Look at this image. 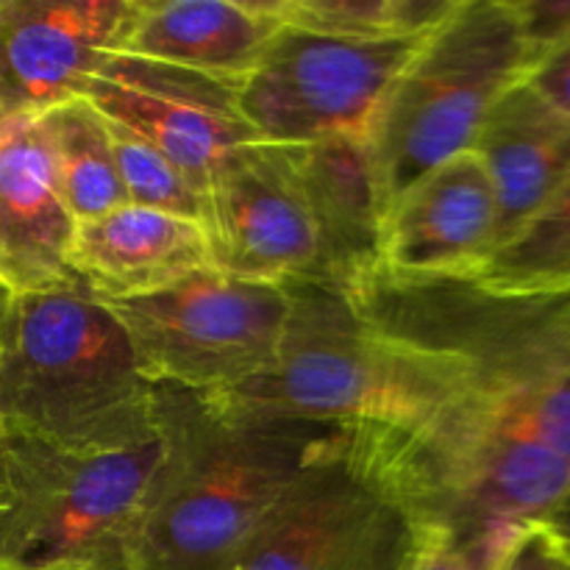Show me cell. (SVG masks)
I'll return each mask as SVG.
<instances>
[{"label":"cell","instance_id":"obj_10","mask_svg":"<svg viewBox=\"0 0 570 570\" xmlns=\"http://www.w3.org/2000/svg\"><path fill=\"white\" fill-rule=\"evenodd\" d=\"M212 267L248 282L328 284L323 239L287 145L234 150L204 189Z\"/></svg>","mask_w":570,"mask_h":570},{"label":"cell","instance_id":"obj_26","mask_svg":"<svg viewBox=\"0 0 570 570\" xmlns=\"http://www.w3.org/2000/svg\"><path fill=\"white\" fill-rule=\"evenodd\" d=\"M11 298H14V295H11L9 289H6L3 284H0V323H3L6 312H9V304H11Z\"/></svg>","mask_w":570,"mask_h":570},{"label":"cell","instance_id":"obj_18","mask_svg":"<svg viewBox=\"0 0 570 570\" xmlns=\"http://www.w3.org/2000/svg\"><path fill=\"white\" fill-rule=\"evenodd\" d=\"M287 148L321 232L328 284L351 293L376 276L382 237V209L365 139Z\"/></svg>","mask_w":570,"mask_h":570},{"label":"cell","instance_id":"obj_20","mask_svg":"<svg viewBox=\"0 0 570 570\" xmlns=\"http://www.w3.org/2000/svg\"><path fill=\"white\" fill-rule=\"evenodd\" d=\"M468 282L490 295L570 289V178L521 232L490 254Z\"/></svg>","mask_w":570,"mask_h":570},{"label":"cell","instance_id":"obj_9","mask_svg":"<svg viewBox=\"0 0 570 570\" xmlns=\"http://www.w3.org/2000/svg\"><path fill=\"white\" fill-rule=\"evenodd\" d=\"M423 37L360 39L284 22L237 83L239 115L271 145L365 139Z\"/></svg>","mask_w":570,"mask_h":570},{"label":"cell","instance_id":"obj_27","mask_svg":"<svg viewBox=\"0 0 570 570\" xmlns=\"http://www.w3.org/2000/svg\"><path fill=\"white\" fill-rule=\"evenodd\" d=\"M560 570H570V549L566 551V557H562V566H560Z\"/></svg>","mask_w":570,"mask_h":570},{"label":"cell","instance_id":"obj_8","mask_svg":"<svg viewBox=\"0 0 570 570\" xmlns=\"http://www.w3.org/2000/svg\"><path fill=\"white\" fill-rule=\"evenodd\" d=\"M106 309L120 321L150 384L217 399L271 371L287 326L289 293L287 284L206 267L161 293Z\"/></svg>","mask_w":570,"mask_h":570},{"label":"cell","instance_id":"obj_24","mask_svg":"<svg viewBox=\"0 0 570 570\" xmlns=\"http://www.w3.org/2000/svg\"><path fill=\"white\" fill-rule=\"evenodd\" d=\"M499 560L443 529H426L406 570H495Z\"/></svg>","mask_w":570,"mask_h":570},{"label":"cell","instance_id":"obj_22","mask_svg":"<svg viewBox=\"0 0 570 570\" xmlns=\"http://www.w3.org/2000/svg\"><path fill=\"white\" fill-rule=\"evenodd\" d=\"M109 134L117 176L126 189L128 204L187 217L195 223L204 220V193H200V187H195L187 173L178 170L165 154H159L145 139L134 137L126 128L109 122Z\"/></svg>","mask_w":570,"mask_h":570},{"label":"cell","instance_id":"obj_21","mask_svg":"<svg viewBox=\"0 0 570 570\" xmlns=\"http://www.w3.org/2000/svg\"><path fill=\"white\" fill-rule=\"evenodd\" d=\"M456 0H278L284 22L360 39L421 37Z\"/></svg>","mask_w":570,"mask_h":570},{"label":"cell","instance_id":"obj_16","mask_svg":"<svg viewBox=\"0 0 570 570\" xmlns=\"http://www.w3.org/2000/svg\"><path fill=\"white\" fill-rule=\"evenodd\" d=\"M212 267L204 226L187 217L126 204L78 223L70 271L104 304L145 298Z\"/></svg>","mask_w":570,"mask_h":570},{"label":"cell","instance_id":"obj_5","mask_svg":"<svg viewBox=\"0 0 570 570\" xmlns=\"http://www.w3.org/2000/svg\"><path fill=\"white\" fill-rule=\"evenodd\" d=\"M532 61L518 0H456L395 78L365 137L382 217L417 178L473 150L493 106Z\"/></svg>","mask_w":570,"mask_h":570},{"label":"cell","instance_id":"obj_4","mask_svg":"<svg viewBox=\"0 0 570 570\" xmlns=\"http://www.w3.org/2000/svg\"><path fill=\"white\" fill-rule=\"evenodd\" d=\"M6 429L70 451L142 449L159 434L156 384L120 321L78 284L14 295L0 323Z\"/></svg>","mask_w":570,"mask_h":570},{"label":"cell","instance_id":"obj_12","mask_svg":"<svg viewBox=\"0 0 570 570\" xmlns=\"http://www.w3.org/2000/svg\"><path fill=\"white\" fill-rule=\"evenodd\" d=\"M499 204L473 150L443 161L382 217L379 276L390 282L473 278L495 250Z\"/></svg>","mask_w":570,"mask_h":570},{"label":"cell","instance_id":"obj_28","mask_svg":"<svg viewBox=\"0 0 570 570\" xmlns=\"http://www.w3.org/2000/svg\"><path fill=\"white\" fill-rule=\"evenodd\" d=\"M3 432H6V423H3V415H0V438H3Z\"/></svg>","mask_w":570,"mask_h":570},{"label":"cell","instance_id":"obj_11","mask_svg":"<svg viewBox=\"0 0 570 570\" xmlns=\"http://www.w3.org/2000/svg\"><path fill=\"white\" fill-rule=\"evenodd\" d=\"M78 98L154 145L200 193L234 150L262 142L239 115L237 83L139 56L106 53Z\"/></svg>","mask_w":570,"mask_h":570},{"label":"cell","instance_id":"obj_15","mask_svg":"<svg viewBox=\"0 0 570 570\" xmlns=\"http://www.w3.org/2000/svg\"><path fill=\"white\" fill-rule=\"evenodd\" d=\"M282 26L278 0H131L115 53L239 83Z\"/></svg>","mask_w":570,"mask_h":570},{"label":"cell","instance_id":"obj_6","mask_svg":"<svg viewBox=\"0 0 570 570\" xmlns=\"http://www.w3.org/2000/svg\"><path fill=\"white\" fill-rule=\"evenodd\" d=\"M161 440L89 454L6 429L0 438V570H126Z\"/></svg>","mask_w":570,"mask_h":570},{"label":"cell","instance_id":"obj_1","mask_svg":"<svg viewBox=\"0 0 570 570\" xmlns=\"http://www.w3.org/2000/svg\"><path fill=\"white\" fill-rule=\"evenodd\" d=\"M362 309L460 360L456 393L404 434L356 429L426 529L501 557L570 512V289L490 295L468 278L351 289Z\"/></svg>","mask_w":570,"mask_h":570},{"label":"cell","instance_id":"obj_23","mask_svg":"<svg viewBox=\"0 0 570 570\" xmlns=\"http://www.w3.org/2000/svg\"><path fill=\"white\" fill-rule=\"evenodd\" d=\"M570 549V532L557 523L527 527L510 540L495 570H560Z\"/></svg>","mask_w":570,"mask_h":570},{"label":"cell","instance_id":"obj_2","mask_svg":"<svg viewBox=\"0 0 570 570\" xmlns=\"http://www.w3.org/2000/svg\"><path fill=\"white\" fill-rule=\"evenodd\" d=\"M161 451L126 570H237L282 490L337 429L237 415L156 384Z\"/></svg>","mask_w":570,"mask_h":570},{"label":"cell","instance_id":"obj_19","mask_svg":"<svg viewBox=\"0 0 570 570\" xmlns=\"http://www.w3.org/2000/svg\"><path fill=\"white\" fill-rule=\"evenodd\" d=\"M39 126L48 145L56 187L72 220H95L128 204L117 176L109 122L98 115V109L83 98H72L39 115Z\"/></svg>","mask_w":570,"mask_h":570},{"label":"cell","instance_id":"obj_17","mask_svg":"<svg viewBox=\"0 0 570 570\" xmlns=\"http://www.w3.org/2000/svg\"><path fill=\"white\" fill-rule=\"evenodd\" d=\"M473 154L482 159L499 204L495 248L521 232L570 178V115L515 83L484 120Z\"/></svg>","mask_w":570,"mask_h":570},{"label":"cell","instance_id":"obj_13","mask_svg":"<svg viewBox=\"0 0 570 570\" xmlns=\"http://www.w3.org/2000/svg\"><path fill=\"white\" fill-rule=\"evenodd\" d=\"M128 11L131 0H0V120L78 98Z\"/></svg>","mask_w":570,"mask_h":570},{"label":"cell","instance_id":"obj_3","mask_svg":"<svg viewBox=\"0 0 570 570\" xmlns=\"http://www.w3.org/2000/svg\"><path fill=\"white\" fill-rule=\"evenodd\" d=\"M282 348L267 373L206 399L237 415L404 434L456 393L460 360L384 326L343 287L289 282Z\"/></svg>","mask_w":570,"mask_h":570},{"label":"cell","instance_id":"obj_7","mask_svg":"<svg viewBox=\"0 0 570 570\" xmlns=\"http://www.w3.org/2000/svg\"><path fill=\"white\" fill-rule=\"evenodd\" d=\"M423 527L356 429H337L282 490L237 570H406Z\"/></svg>","mask_w":570,"mask_h":570},{"label":"cell","instance_id":"obj_25","mask_svg":"<svg viewBox=\"0 0 570 570\" xmlns=\"http://www.w3.org/2000/svg\"><path fill=\"white\" fill-rule=\"evenodd\" d=\"M523 81L554 109L570 115V31L543 53L534 56Z\"/></svg>","mask_w":570,"mask_h":570},{"label":"cell","instance_id":"obj_14","mask_svg":"<svg viewBox=\"0 0 570 570\" xmlns=\"http://www.w3.org/2000/svg\"><path fill=\"white\" fill-rule=\"evenodd\" d=\"M76 228L39 117L0 120V284L11 295L72 287Z\"/></svg>","mask_w":570,"mask_h":570}]
</instances>
